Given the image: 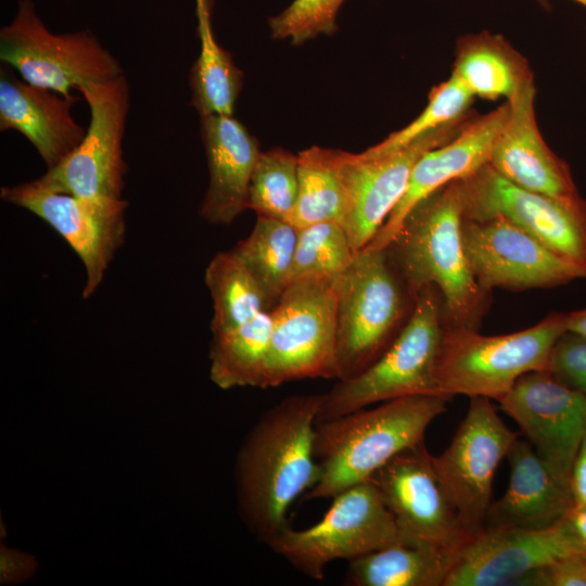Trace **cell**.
Returning <instances> with one entry per match:
<instances>
[{
    "label": "cell",
    "mask_w": 586,
    "mask_h": 586,
    "mask_svg": "<svg viewBox=\"0 0 586 586\" xmlns=\"http://www.w3.org/2000/svg\"><path fill=\"white\" fill-rule=\"evenodd\" d=\"M321 402L322 394L282 399L257 420L239 451L241 514L266 544L288 526L286 513L294 500L319 480L315 433Z\"/></svg>",
    "instance_id": "1"
},
{
    "label": "cell",
    "mask_w": 586,
    "mask_h": 586,
    "mask_svg": "<svg viewBox=\"0 0 586 586\" xmlns=\"http://www.w3.org/2000/svg\"><path fill=\"white\" fill-rule=\"evenodd\" d=\"M552 474L570 489L572 467L586 432V395L548 370L518 379L498 400Z\"/></svg>",
    "instance_id": "15"
},
{
    "label": "cell",
    "mask_w": 586,
    "mask_h": 586,
    "mask_svg": "<svg viewBox=\"0 0 586 586\" xmlns=\"http://www.w3.org/2000/svg\"><path fill=\"white\" fill-rule=\"evenodd\" d=\"M518 437L499 418L489 398L474 396L449 446L432 456L467 537L484 528L496 469Z\"/></svg>",
    "instance_id": "12"
},
{
    "label": "cell",
    "mask_w": 586,
    "mask_h": 586,
    "mask_svg": "<svg viewBox=\"0 0 586 586\" xmlns=\"http://www.w3.org/2000/svg\"><path fill=\"white\" fill-rule=\"evenodd\" d=\"M506 457L510 466L508 488L491 504L484 528L538 531L560 523L574 506L569 487L552 474L526 438L518 437Z\"/></svg>",
    "instance_id": "23"
},
{
    "label": "cell",
    "mask_w": 586,
    "mask_h": 586,
    "mask_svg": "<svg viewBox=\"0 0 586 586\" xmlns=\"http://www.w3.org/2000/svg\"><path fill=\"white\" fill-rule=\"evenodd\" d=\"M450 556L399 542L348 561L351 586H443Z\"/></svg>",
    "instance_id": "26"
},
{
    "label": "cell",
    "mask_w": 586,
    "mask_h": 586,
    "mask_svg": "<svg viewBox=\"0 0 586 586\" xmlns=\"http://www.w3.org/2000/svg\"><path fill=\"white\" fill-rule=\"evenodd\" d=\"M543 2H546V0H540ZM577 1L578 3L583 4L584 7H586V0H575Z\"/></svg>",
    "instance_id": "40"
},
{
    "label": "cell",
    "mask_w": 586,
    "mask_h": 586,
    "mask_svg": "<svg viewBox=\"0 0 586 586\" xmlns=\"http://www.w3.org/2000/svg\"><path fill=\"white\" fill-rule=\"evenodd\" d=\"M336 277L290 282L271 308L272 331L262 388L304 379H340Z\"/></svg>",
    "instance_id": "7"
},
{
    "label": "cell",
    "mask_w": 586,
    "mask_h": 586,
    "mask_svg": "<svg viewBox=\"0 0 586 586\" xmlns=\"http://www.w3.org/2000/svg\"><path fill=\"white\" fill-rule=\"evenodd\" d=\"M508 114L506 101L489 113L473 117L451 140L423 154L412 168L403 198L366 247L385 250L418 203L487 164L494 140Z\"/></svg>",
    "instance_id": "20"
},
{
    "label": "cell",
    "mask_w": 586,
    "mask_h": 586,
    "mask_svg": "<svg viewBox=\"0 0 586 586\" xmlns=\"http://www.w3.org/2000/svg\"><path fill=\"white\" fill-rule=\"evenodd\" d=\"M344 0H294L269 20L271 36L301 44L336 30V15Z\"/></svg>",
    "instance_id": "34"
},
{
    "label": "cell",
    "mask_w": 586,
    "mask_h": 586,
    "mask_svg": "<svg viewBox=\"0 0 586 586\" xmlns=\"http://www.w3.org/2000/svg\"><path fill=\"white\" fill-rule=\"evenodd\" d=\"M79 97H65L20 80L7 67L0 75V130L21 132L37 150L47 169L63 162L84 140L71 109Z\"/></svg>",
    "instance_id": "21"
},
{
    "label": "cell",
    "mask_w": 586,
    "mask_h": 586,
    "mask_svg": "<svg viewBox=\"0 0 586 586\" xmlns=\"http://www.w3.org/2000/svg\"><path fill=\"white\" fill-rule=\"evenodd\" d=\"M462 240L480 286L523 291L564 285L582 278L570 264L504 217L462 220Z\"/></svg>",
    "instance_id": "16"
},
{
    "label": "cell",
    "mask_w": 586,
    "mask_h": 586,
    "mask_svg": "<svg viewBox=\"0 0 586 586\" xmlns=\"http://www.w3.org/2000/svg\"><path fill=\"white\" fill-rule=\"evenodd\" d=\"M0 198L35 214L65 239L84 264L82 297H90L124 243L127 201L84 199L41 188L33 180L2 187Z\"/></svg>",
    "instance_id": "14"
},
{
    "label": "cell",
    "mask_w": 586,
    "mask_h": 586,
    "mask_svg": "<svg viewBox=\"0 0 586 586\" xmlns=\"http://www.w3.org/2000/svg\"><path fill=\"white\" fill-rule=\"evenodd\" d=\"M298 193L291 224L343 225L349 205V152L311 146L298 153Z\"/></svg>",
    "instance_id": "25"
},
{
    "label": "cell",
    "mask_w": 586,
    "mask_h": 586,
    "mask_svg": "<svg viewBox=\"0 0 586 586\" xmlns=\"http://www.w3.org/2000/svg\"><path fill=\"white\" fill-rule=\"evenodd\" d=\"M472 118L469 113L382 156L366 157L361 153H351L349 205L343 227L355 252L370 243L400 201L418 160L451 140Z\"/></svg>",
    "instance_id": "17"
},
{
    "label": "cell",
    "mask_w": 586,
    "mask_h": 586,
    "mask_svg": "<svg viewBox=\"0 0 586 586\" xmlns=\"http://www.w3.org/2000/svg\"><path fill=\"white\" fill-rule=\"evenodd\" d=\"M451 74L473 97L485 100L508 99L533 78L525 59L488 31L460 38Z\"/></svg>",
    "instance_id": "24"
},
{
    "label": "cell",
    "mask_w": 586,
    "mask_h": 586,
    "mask_svg": "<svg viewBox=\"0 0 586 586\" xmlns=\"http://www.w3.org/2000/svg\"><path fill=\"white\" fill-rule=\"evenodd\" d=\"M271 331L270 311L264 310L245 323L214 335L209 353L212 381L224 390L260 387Z\"/></svg>",
    "instance_id": "29"
},
{
    "label": "cell",
    "mask_w": 586,
    "mask_h": 586,
    "mask_svg": "<svg viewBox=\"0 0 586 586\" xmlns=\"http://www.w3.org/2000/svg\"><path fill=\"white\" fill-rule=\"evenodd\" d=\"M547 370L586 395V336L569 331L562 334L552 348Z\"/></svg>",
    "instance_id": "35"
},
{
    "label": "cell",
    "mask_w": 586,
    "mask_h": 586,
    "mask_svg": "<svg viewBox=\"0 0 586 586\" xmlns=\"http://www.w3.org/2000/svg\"><path fill=\"white\" fill-rule=\"evenodd\" d=\"M443 332L441 294L425 286L415 294L411 313L387 349L364 371L337 380L322 394L317 423L404 396H444L436 375Z\"/></svg>",
    "instance_id": "4"
},
{
    "label": "cell",
    "mask_w": 586,
    "mask_h": 586,
    "mask_svg": "<svg viewBox=\"0 0 586 586\" xmlns=\"http://www.w3.org/2000/svg\"><path fill=\"white\" fill-rule=\"evenodd\" d=\"M566 330L586 336V308L565 313Z\"/></svg>",
    "instance_id": "39"
},
{
    "label": "cell",
    "mask_w": 586,
    "mask_h": 586,
    "mask_svg": "<svg viewBox=\"0 0 586 586\" xmlns=\"http://www.w3.org/2000/svg\"><path fill=\"white\" fill-rule=\"evenodd\" d=\"M90 111L81 143L58 166L33 180L37 186L79 198L120 200L127 164L123 138L129 111V86L125 75L80 87Z\"/></svg>",
    "instance_id": "11"
},
{
    "label": "cell",
    "mask_w": 586,
    "mask_h": 586,
    "mask_svg": "<svg viewBox=\"0 0 586 586\" xmlns=\"http://www.w3.org/2000/svg\"><path fill=\"white\" fill-rule=\"evenodd\" d=\"M196 1L200 54L190 72L191 103L201 118L232 115L242 87L243 74L231 54L220 47L211 26V1Z\"/></svg>",
    "instance_id": "27"
},
{
    "label": "cell",
    "mask_w": 586,
    "mask_h": 586,
    "mask_svg": "<svg viewBox=\"0 0 586 586\" xmlns=\"http://www.w3.org/2000/svg\"><path fill=\"white\" fill-rule=\"evenodd\" d=\"M473 95L451 74L434 86L423 111L405 127L390 133L384 140L361 152L366 157H378L397 151L419 137L451 124L469 114Z\"/></svg>",
    "instance_id": "33"
},
{
    "label": "cell",
    "mask_w": 586,
    "mask_h": 586,
    "mask_svg": "<svg viewBox=\"0 0 586 586\" xmlns=\"http://www.w3.org/2000/svg\"><path fill=\"white\" fill-rule=\"evenodd\" d=\"M296 241L291 222L257 216L250 235L232 249L256 281L267 311L291 282Z\"/></svg>",
    "instance_id": "28"
},
{
    "label": "cell",
    "mask_w": 586,
    "mask_h": 586,
    "mask_svg": "<svg viewBox=\"0 0 586 586\" xmlns=\"http://www.w3.org/2000/svg\"><path fill=\"white\" fill-rule=\"evenodd\" d=\"M332 499L316 524L303 530L286 526L267 542L273 552L313 579H322L332 561H351L402 542L394 518L371 480Z\"/></svg>",
    "instance_id": "8"
},
{
    "label": "cell",
    "mask_w": 586,
    "mask_h": 586,
    "mask_svg": "<svg viewBox=\"0 0 586 586\" xmlns=\"http://www.w3.org/2000/svg\"><path fill=\"white\" fill-rule=\"evenodd\" d=\"M566 331L565 313H551L533 327L501 335L444 324L436 372L440 392L448 398L498 400L523 374L548 369L552 348Z\"/></svg>",
    "instance_id": "5"
},
{
    "label": "cell",
    "mask_w": 586,
    "mask_h": 586,
    "mask_svg": "<svg viewBox=\"0 0 586 586\" xmlns=\"http://www.w3.org/2000/svg\"><path fill=\"white\" fill-rule=\"evenodd\" d=\"M570 492L574 505H586V432L572 467Z\"/></svg>",
    "instance_id": "38"
},
{
    "label": "cell",
    "mask_w": 586,
    "mask_h": 586,
    "mask_svg": "<svg viewBox=\"0 0 586 586\" xmlns=\"http://www.w3.org/2000/svg\"><path fill=\"white\" fill-rule=\"evenodd\" d=\"M370 480L392 513L402 542L451 557L468 538L424 442L396 455Z\"/></svg>",
    "instance_id": "13"
},
{
    "label": "cell",
    "mask_w": 586,
    "mask_h": 586,
    "mask_svg": "<svg viewBox=\"0 0 586 586\" xmlns=\"http://www.w3.org/2000/svg\"><path fill=\"white\" fill-rule=\"evenodd\" d=\"M463 219L504 217L586 278V201L562 200L520 188L488 163L461 179Z\"/></svg>",
    "instance_id": "10"
},
{
    "label": "cell",
    "mask_w": 586,
    "mask_h": 586,
    "mask_svg": "<svg viewBox=\"0 0 586 586\" xmlns=\"http://www.w3.org/2000/svg\"><path fill=\"white\" fill-rule=\"evenodd\" d=\"M534 78L510 98L508 117L491 149L488 165L513 184L562 200L583 199L569 165L544 140L535 115Z\"/></svg>",
    "instance_id": "19"
},
{
    "label": "cell",
    "mask_w": 586,
    "mask_h": 586,
    "mask_svg": "<svg viewBox=\"0 0 586 586\" xmlns=\"http://www.w3.org/2000/svg\"><path fill=\"white\" fill-rule=\"evenodd\" d=\"M298 193V156L283 149L260 152L249 188L257 216L291 221Z\"/></svg>",
    "instance_id": "31"
},
{
    "label": "cell",
    "mask_w": 586,
    "mask_h": 586,
    "mask_svg": "<svg viewBox=\"0 0 586 586\" xmlns=\"http://www.w3.org/2000/svg\"><path fill=\"white\" fill-rule=\"evenodd\" d=\"M404 284L386 249L364 247L336 277L339 380L364 371L396 339L408 310Z\"/></svg>",
    "instance_id": "6"
},
{
    "label": "cell",
    "mask_w": 586,
    "mask_h": 586,
    "mask_svg": "<svg viewBox=\"0 0 586 586\" xmlns=\"http://www.w3.org/2000/svg\"><path fill=\"white\" fill-rule=\"evenodd\" d=\"M571 553L576 552L561 523L538 531L483 528L451 555L443 586L514 585Z\"/></svg>",
    "instance_id": "18"
},
{
    "label": "cell",
    "mask_w": 586,
    "mask_h": 586,
    "mask_svg": "<svg viewBox=\"0 0 586 586\" xmlns=\"http://www.w3.org/2000/svg\"><path fill=\"white\" fill-rule=\"evenodd\" d=\"M576 553H586V505H574L560 522Z\"/></svg>",
    "instance_id": "37"
},
{
    "label": "cell",
    "mask_w": 586,
    "mask_h": 586,
    "mask_svg": "<svg viewBox=\"0 0 586 586\" xmlns=\"http://www.w3.org/2000/svg\"><path fill=\"white\" fill-rule=\"evenodd\" d=\"M0 59L22 79L73 97L88 84L124 75L118 60L89 31L53 34L33 0H20L10 24L0 30Z\"/></svg>",
    "instance_id": "9"
},
{
    "label": "cell",
    "mask_w": 586,
    "mask_h": 586,
    "mask_svg": "<svg viewBox=\"0 0 586 586\" xmlns=\"http://www.w3.org/2000/svg\"><path fill=\"white\" fill-rule=\"evenodd\" d=\"M209 183L200 215L209 224L229 225L249 208V188L260 154L257 140L232 115L201 118Z\"/></svg>",
    "instance_id": "22"
},
{
    "label": "cell",
    "mask_w": 586,
    "mask_h": 586,
    "mask_svg": "<svg viewBox=\"0 0 586 586\" xmlns=\"http://www.w3.org/2000/svg\"><path fill=\"white\" fill-rule=\"evenodd\" d=\"M357 252L340 222L320 221L297 229L291 281L304 277H337Z\"/></svg>",
    "instance_id": "32"
},
{
    "label": "cell",
    "mask_w": 586,
    "mask_h": 586,
    "mask_svg": "<svg viewBox=\"0 0 586 586\" xmlns=\"http://www.w3.org/2000/svg\"><path fill=\"white\" fill-rule=\"evenodd\" d=\"M461 179L418 203L386 247L390 260L412 296L435 286L445 326L477 329L489 292L475 280L463 246Z\"/></svg>",
    "instance_id": "2"
},
{
    "label": "cell",
    "mask_w": 586,
    "mask_h": 586,
    "mask_svg": "<svg viewBox=\"0 0 586 586\" xmlns=\"http://www.w3.org/2000/svg\"><path fill=\"white\" fill-rule=\"evenodd\" d=\"M205 283L213 301L211 330L230 331L266 310L263 294L233 250L218 252L205 269Z\"/></svg>",
    "instance_id": "30"
},
{
    "label": "cell",
    "mask_w": 586,
    "mask_h": 586,
    "mask_svg": "<svg viewBox=\"0 0 586 586\" xmlns=\"http://www.w3.org/2000/svg\"><path fill=\"white\" fill-rule=\"evenodd\" d=\"M449 399L404 396L317 423L315 457L320 476L305 498H332L369 481L396 455L424 442L428 426L446 410Z\"/></svg>",
    "instance_id": "3"
},
{
    "label": "cell",
    "mask_w": 586,
    "mask_h": 586,
    "mask_svg": "<svg viewBox=\"0 0 586 586\" xmlns=\"http://www.w3.org/2000/svg\"><path fill=\"white\" fill-rule=\"evenodd\" d=\"M520 586H586V553H571L515 582Z\"/></svg>",
    "instance_id": "36"
}]
</instances>
